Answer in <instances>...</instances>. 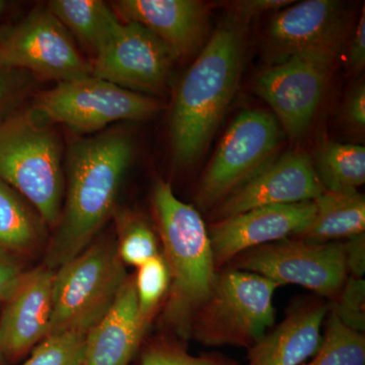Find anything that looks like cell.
<instances>
[{"mask_svg": "<svg viewBox=\"0 0 365 365\" xmlns=\"http://www.w3.org/2000/svg\"><path fill=\"white\" fill-rule=\"evenodd\" d=\"M246 21L230 14L210 36L178 86L170 113L173 162L191 167L220 128L241 78Z\"/></svg>", "mask_w": 365, "mask_h": 365, "instance_id": "6da1fadb", "label": "cell"}, {"mask_svg": "<svg viewBox=\"0 0 365 365\" xmlns=\"http://www.w3.org/2000/svg\"><path fill=\"white\" fill-rule=\"evenodd\" d=\"M133 153L130 135L116 129L71 144L66 200L46 254V267L56 270L90 246L115 212Z\"/></svg>", "mask_w": 365, "mask_h": 365, "instance_id": "7a4b0ae2", "label": "cell"}, {"mask_svg": "<svg viewBox=\"0 0 365 365\" xmlns=\"http://www.w3.org/2000/svg\"><path fill=\"white\" fill-rule=\"evenodd\" d=\"M153 208L170 273L163 323L188 340L194 314L207 299L217 273L208 230L199 211L177 198L163 180L153 186Z\"/></svg>", "mask_w": 365, "mask_h": 365, "instance_id": "3957f363", "label": "cell"}, {"mask_svg": "<svg viewBox=\"0 0 365 365\" xmlns=\"http://www.w3.org/2000/svg\"><path fill=\"white\" fill-rule=\"evenodd\" d=\"M279 287L258 274L220 269L207 299L194 314L190 338L208 347L250 349L274 325V294Z\"/></svg>", "mask_w": 365, "mask_h": 365, "instance_id": "277c9868", "label": "cell"}, {"mask_svg": "<svg viewBox=\"0 0 365 365\" xmlns=\"http://www.w3.org/2000/svg\"><path fill=\"white\" fill-rule=\"evenodd\" d=\"M0 179L25 197L46 225H58L64 202L59 136L32 114L0 124Z\"/></svg>", "mask_w": 365, "mask_h": 365, "instance_id": "5b68a950", "label": "cell"}, {"mask_svg": "<svg viewBox=\"0 0 365 365\" xmlns=\"http://www.w3.org/2000/svg\"><path fill=\"white\" fill-rule=\"evenodd\" d=\"M56 270L48 336L86 335L109 312L129 278L117 242L108 239L90 245Z\"/></svg>", "mask_w": 365, "mask_h": 365, "instance_id": "8992f818", "label": "cell"}, {"mask_svg": "<svg viewBox=\"0 0 365 365\" xmlns=\"http://www.w3.org/2000/svg\"><path fill=\"white\" fill-rule=\"evenodd\" d=\"M277 119L261 109L245 110L228 127L197 187L195 200L211 211L269 165L280 145Z\"/></svg>", "mask_w": 365, "mask_h": 365, "instance_id": "52a82bcc", "label": "cell"}, {"mask_svg": "<svg viewBox=\"0 0 365 365\" xmlns=\"http://www.w3.org/2000/svg\"><path fill=\"white\" fill-rule=\"evenodd\" d=\"M162 109L157 98L125 90L93 74L41 93L35 110L54 123L93 133L119 121H143Z\"/></svg>", "mask_w": 365, "mask_h": 365, "instance_id": "ba28073f", "label": "cell"}, {"mask_svg": "<svg viewBox=\"0 0 365 365\" xmlns=\"http://www.w3.org/2000/svg\"><path fill=\"white\" fill-rule=\"evenodd\" d=\"M227 267L258 274L280 287L295 284L335 300L348 277L344 242L282 240L237 255Z\"/></svg>", "mask_w": 365, "mask_h": 365, "instance_id": "9c48e42d", "label": "cell"}, {"mask_svg": "<svg viewBox=\"0 0 365 365\" xmlns=\"http://www.w3.org/2000/svg\"><path fill=\"white\" fill-rule=\"evenodd\" d=\"M337 57L302 53L269 66L255 78V93L270 106L292 140H299L311 128Z\"/></svg>", "mask_w": 365, "mask_h": 365, "instance_id": "30bf717a", "label": "cell"}, {"mask_svg": "<svg viewBox=\"0 0 365 365\" xmlns=\"http://www.w3.org/2000/svg\"><path fill=\"white\" fill-rule=\"evenodd\" d=\"M0 67L63 83L91 76L71 33L48 9H36L0 37Z\"/></svg>", "mask_w": 365, "mask_h": 365, "instance_id": "8fae6325", "label": "cell"}, {"mask_svg": "<svg viewBox=\"0 0 365 365\" xmlns=\"http://www.w3.org/2000/svg\"><path fill=\"white\" fill-rule=\"evenodd\" d=\"M176 57L145 26L121 21L91 62V74L125 90L162 95Z\"/></svg>", "mask_w": 365, "mask_h": 365, "instance_id": "7c38bea8", "label": "cell"}, {"mask_svg": "<svg viewBox=\"0 0 365 365\" xmlns=\"http://www.w3.org/2000/svg\"><path fill=\"white\" fill-rule=\"evenodd\" d=\"M348 11L335 0L294 2L274 14L266 33L269 66L307 52L340 54L347 37Z\"/></svg>", "mask_w": 365, "mask_h": 365, "instance_id": "4fadbf2b", "label": "cell"}, {"mask_svg": "<svg viewBox=\"0 0 365 365\" xmlns=\"http://www.w3.org/2000/svg\"><path fill=\"white\" fill-rule=\"evenodd\" d=\"M316 215L314 201L264 206L213 222L207 227L215 267H227L248 250L292 239L304 232Z\"/></svg>", "mask_w": 365, "mask_h": 365, "instance_id": "5bb4252c", "label": "cell"}, {"mask_svg": "<svg viewBox=\"0 0 365 365\" xmlns=\"http://www.w3.org/2000/svg\"><path fill=\"white\" fill-rule=\"evenodd\" d=\"M324 192L312 158L304 153L289 151L274 158L209 211V215L217 222L264 206L309 202Z\"/></svg>", "mask_w": 365, "mask_h": 365, "instance_id": "9a60e30c", "label": "cell"}, {"mask_svg": "<svg viewBox=\"0 0 365 365\" xmlns=\"http://www.w3.org/2000/svg\"><path fill=\"white\" fill-rule=\"evenodd\" d=\"M54 270L41 266L24 273L0 314V348L9 364L32 352L49 334Z\"/></svg>", "mask_w": 365, "mask_h": 365, "instance_id": "2e32d148", "label": "cell"}, {"mask_svg": "<svg viewBox=\"0 0 365 365\" xmlns=\"http://www.w3.org/2000/svg\"><path fill=\"white\" fill-rule=\"evenodd\" d=\"M114 13L123 23L139 24L155 34L176 58L193 54L208 30L207 4L197 0H119Z\"/></svg>", "mask_w": 365, "mask_h": 365, "instance_id": "e0dca14e", "label": "cell"}, {"mask_svg": "<svg viewBox=\"0 0 365 365\" xmlns=\"http://www.w3.org/2000/svg\"><path fill=\"white\" fill-rule=\"evenodd\" d=\"M329 304L322 297L295 302L284 319L248 349V365H302L318 351Z\"/></svg>", "mask_w": 365, "mask_h": 365, "instance_id": "ac0fdd59", "label": "cell"}, {"mask_svg": "<svg viewBox=\"0 0 365 365\" xmlns=\"http://www.w3.org/2000/svg\"><path fill=\"white\" fill-rule=\"evenodd\" d=\"M146 331L134 277H129L109 312L86 334L83 365H130Z\"/></svg>", "mask_w": 365, "mask_h": 365, "instance_id": "d6986e66", "label": "cell"}, {"mask_svg": "<svg viewBox=\"0 0 365 365\" xmlns=\"http://www.w3.org/2000/svg\"><path fill=\"white\" fill-rule=\"evenodd\" d=\"M313 222L294 239L329 242L364 234L365 198L359 191H325L314 200Z\"/></svg>", "mask_w": 365, "mask_h": 365, "instance_id": "ffe728a7", "label": "cell"}, {"mask_svg": "<svg viewBox=\"0 0 365 365\" xmlns=\"http://www.w3.org/2000/svg\"><path fill=\"white\" fill-rule=\"evenodd\" d=\"M47 9L93 56H97L121 21L101 0H53Z\"/></svg>", "mask_w": 365, "mask_h": 365, "instance_id": "44dd1931", "label": "cell"}, {"mask_svg": "<svg viewBox=\"0 0 365 365\" xmlns=\"http://www.w3.org/2000/svg\"><path fill=\"white\" fill-rule=\"evenodd\" d=\"M45 225L32 204L0 179V250L29 253L42 241Z\"/></svg>", "mask_w": 365, "mask_h": 365, "instance_id": "7402d4cb", "label": "cell"}, {"mask_svg": "<svg viewBox=\"0 0 365 365\" xmlns=\"http://www.w3.org/2000/svg\"><path fill=\"white\" fill-rule=\"evenodd\" d=\"M312 162L325 191H359L364 184V146L325 140L319 144Z\"/></svg>", "mask_w": 365, "mask_h": 365, "instance_id": "603a6c76", "label": "cell"}, {"mask_svg": "<svg viewBox=\"0 0 365 365\" xmlns=\"http://www.w3.org/2000/svg\"><path fill=\"white\" fill-rule=\"evenodd\" d=\"M318 351L302 365H365V337L346 327L329 307Z\"/></svg>", "mask_w": 365, "mask_h": 365, "instance_id": "cb8c5ba5", "label": "cell"}, {"mask_svg": "<svg viewBox=\"0 0 365 365\" xmlns=\"http://www.w3.org/2000/svg\"><path fill=\"white\" fill-rule=\"evenodd\" d=\"M116 216L118 254L124 265L138 268L160 254L155 230L140 215L122 211Z\"/></svg>", "mask_w": 365, "mask_h": 365, "instance_id": "d4e9b609", "label": "cell"}, {"mask_svg": "<svg viewBox=\"0 0 365 365\" xmlns=\"http://www.w3.org/2000/svg\"><path fill=\"white\" fill-rule=\"evenodd\" d=\"M134 284L138 302L139 314L148 330L158 307L167 297L170 288V273L162 253L137 268Z\"/></svg>", "mask_w": 365, "mask_h": 365, "instance_id": "484cf974", "label": "cell"}, {"mask_svg": "<svg viewBox=\"0 0 365 365\" xmlns=\"http://www.w3.org/2000/svg\"><path fill=\"white\" fill-rule=\"evenodd\" d=\"M138 365H239L237 360L218 352L192 355L176 341L158 340L146 346Z\"/></svg>", "mask_w": 365, "mask_h": 365, "instance_id": "4316f807", "label": "cell"}, {"mask_svg": "<svg viewBox=\"0 0 365 365\" xmlns=\"http://www.w3.org/2000/svg\"><path fill=\"white\" fill-rule=\"evenodd\" d=\"M86 336L78 333L48 336L21 365H83Z\"/></svg>", "mask_w": 365, "mask_h": 365, "instance_id": "83f0119b", "label": "cell"}, {"mask_svg": "<svg viewBox=\"0 0 365 365\" xmlns=\"http://www.w3.org/2000/svg\"><path fill=\"white\" fill-rule=\"evenodd\" d=\"M330 309L348 328L356 332L365 330V281L348 275L337 299Z\"/></svg>", "mask_w": 365, "mask_h": 365, "instance_id": "f1b7e54d", "label": "cell"}, {"mask_svg": "<svg viewBox=\"0 0 365 365\" xmlns=\"http://www.w3.org/2000/svg\"><path fill=\"white\" fill-rule=\"evenodd\" d=\"M342 119L346 126L353 131L361 132L365 128V86L359 81L348 93L342 107Z\"/></svg>", "mask_w": 365, "mask_h": 365, "instance_id": "f546056e", "label": "cell"}, {"mask_svg": "<svg viewBox=\"0 0 365 365\" xmlns=\"http://www.w3.org/2000/svg\"><path fill=\"white\" fill-rule=\"evenodd\" d=\"M24 273L18 256L0 250V304H4L13 295Z\"/></svg>", "mask_w": 365, "mask_h": 365, "instance_id": "4dcf8cb0", "label": "cell"}, {"mask_svg": "<svg viewBox=\"0 0 365 365\" xmlns=\"http://www.w3.org/2000/svg\"><path fill=\"white\" fill-rule=\"evenodd\" d=\"M294 2L295 1H290V0H240V1L230 2L228 6L232 16L247 23L254 16L267 13V11L277 13Z\"/></svg>", "mask_w": 365, "mask_h": 365, "instance_id": "1f68e13d", "label": "cell"}, {"mask_svg": "<svg viewBox=\"0 0 365 365\" xmlns=\"http://www.w3.org/2000/svg\"><path fill=\"white\" fill-rule=\"evenodd\" d=\"M348 275L364 277L365 273V234L355 235L344 242Z\"/></svg>", "mask_w": 365, "mask_h": 365, "instance_id": "d6a6232c", "label": "cell"}, {"mask_svg": "<svg viewBox=\"0 0 365 365\" xmlns=\"http://www.w3.org/2000/svg\"><path fill=\"white\" fill-rule=\"evenodd\" d=\"M347 63L352 71L359 72L365 66V11L360 14L347 53Z\"/></svg>", "mask_w": 365, "mask_h": 365, "instance_id": "836d02e7", "label": "cell"}, {"mask_svg": "<svg viewBox=\"0 0 365 365\" xmlns=\"http://www.w3.org/2000/svg\"><path fill=\"white\" fill-rule=\"evenodd\" d=\"M7 93V85L6 79L2 78L1 76H0V103L4 101V98H6Z\"/></svg>", "mask_w": 365, "mask_h": 365, "instance_id": "e575fe53", "label": "cell"}, {"mask_svg": "<svg viewBox=\"0 0 365 365\" xmlns=\"http://www.w3.org/2000/svg\"><path fill=\"white\" fill-rule=\"evenodd\" d=\"M0 365H9L6 357L4 356V352H2L1 348H0Z\"/></svg>", "mask_w": 365, "mask_h": 365, "instance_id": "d590c367", "label": "cell"}, {"mask_svg": "<svg viewBox=\"0 0 365 365\" xmlns=\"http://www.w3.org/2000/svg\"><path fill=\"white\" fill-rule=\"evenodd\" d=\"M4 6H6V2L1 1V0H0V14H1V11H4Z\"/></svg>", "mask_w": 365, "mask_h": 365, "instance_id": "8d00e7d4", "label": "cell"}]
</instances>
